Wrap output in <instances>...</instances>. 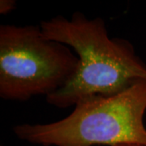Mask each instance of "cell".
Returning a JSON list of instances; mask_svg holds the SVG:
<instances>
[{"label": "cell", "mask_w": 146, "mask_h": 146, "mask_svg": "<svg viewBox=\"0 0 146 146\" xmlns=\"http://www.w3.org/2000/svg\"><path fill=\"white\" fill-rule=\"evenodd\" d=\"M43 36L72 49L79 58L72 80L46 102L65 109L89 97L119 93L141 80H146V65L137 56L130 42L110 38L105 21L73 13L70 20L57 16L40 23Z\"/></svg>", "instance_id": "obj_1"}, {"label": "cell", "mask_w": 146, "mask_h": 146, "mask_svg": "<svg viewBox=\"0 0 146 146\" xmlns=\"http://www.w3.org/2000/svg\"><path fill=\"white\" fill-rule=\"evenodd\" d=\"M70 115L44 124L13 127L21 141L42 146H146V80L119 93L78 102Z\"/></svg>", "instance_id": "obj_2"}, {"label": "cell", "mask_w": 146, "mask_h": 146, "mask_svg": "<svg viewBox=\"0 0 146 146\" xmlns=\"http://www.w3.org/2000/svg\"><path fill=\"white\" fill-rule=\"evenodd\" d=\"M16 2L14 0H1L0 1V13L7 15L16 8Z\"/></svg>", "instance_id": "obj_4"}, {"label": "cell", "mask_w": 146, "mask_h": 146, "mask_svg": "<svg viewBox=\"0 0 146 146\" xmlns=\"http://www.w3.org/2000/svg\"><path fill=\"white\" fill-rule=\"evenodd\" d=\"M72 48L43 36L40 25L0 26V97L25 102L68 84L78 68Z\"/></svg>", "instance_id": "obj_3"}, {"label": "cell", "mask_w": 146, "mask_h": 146, "mask_svg": "<svg viewBox=\"0 0 146 146\" xmlns=\"http://www.w3.org/2000/svg\"><path fill=\"white\" fill-rule=\"evenodd\" d=\"M118 146H145V145H121Z\"/></svg>", "instance_id": "obj_5"}, {"label": "cell", "mask_w": 146, "mask_h": 146, "mask_svg": "<svg viewBox=\"0 0 146 146\" xmlns=\"http://www.w3.org/2000/svg\"><path fill=\"white\" fill-rule=\"evenodd\" d=\"M1 146H3V145H1Z\"/></svg>", "instance_id": "obj_6"}]
</instances>
